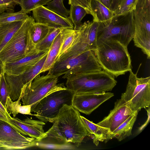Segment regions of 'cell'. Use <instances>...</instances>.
<instances>
[{"label": "cell", "instance_id": "cell-10", "mask_svg": "<svg viewBox=\"0 0 150 150\" xmlns=\"http://www.w3.org/2000/svg\"><path fill=\"white\" fill-rule=\"evenodd\" d=\"M37 143L35 139L23 136L8 122L0 119V150L24 149Z\"/></svg>", "mask_w": 150, "mask_h": 150}, {"label": "cell", "instance_id": "cell-7", "mask_svg": "<svg viewBox=\"0 0 150 150\" xmlns=\"http://www.w3.org/2000/svg\"><path fill=\"white\" fill-rule=\"evenodd\" d=\"M128 82L121 98L134 112L150 105V77L138 78L131 69Z\"/></svg>", "mask_w": 150, "mask_h": 150}, {"label": "cell", "instance_id": "cell-23", "mask_svg": "<svg viewBox=\"0 0 150 150\" xmlns=\"http://www.w3.org/2000/svg\"><path fill=\"white\" fill-rule=\"evenodd\" d=\"M91 7L93 21L101 22L108 20L114 16V13L96 0H91Z\"/></svg>", "mask_w": 150, "mask_h": 150}, {"label": "cell", "instance_id": "cell-6", "mask_svg": "<svg viewBox=\"0 0 150 150\" xmlns=\"http://www.w3.org/2000/svg\"><path fill=\"white\" fill-rule=\"evenodd\" d=\"M74 94L67 88L52 92L32 105L31 112L40 120L53 123L64 104L71 105Z\"/></svg>", "mask_w": 150, "mask_h": 150}, {"label": "cell", "instance_id": "cell-9", "mask_svg": "<svg viewBox=\"0 0 150 150\" xmlns=\"http://www.w3.org/2000/svg\"><path fill=\"white\" fill-rule=\"evenodd\" d=\"M58 77L48 73L37 75L25 88L21 99L23 105H32L52 92L67 88L64 83L57 84Z\"/></svg>", "mask_w": 150, "mask_h": 150}, {"label": "cell", "instance_id": "cell-17", "mask_svg": "<svg viewBox=\"0 0 150 150\" xmlns=\"http://www.w3.org/2000/svg\"><path fill=\"white\" fill-rule=\"evenodd\" d=\"M54 28L35 22L33 23L30 29L28 36L29 49L30 54L38 51L36 50L37 46Z\"/></svg>", "mask_w": 150, "mask_h": 150}, {"label": "cell", "instance_id": "cell-26", "mask_svg": "<svg viewBox=\"0 0 150 150\" xmlns=\"http://www.w3.org/2000/svg\"><path fill=\"white\" fill-rule=\"evenodd\" d=\"M47 54L35 65L27 69L23 74L19 75L24 86V91L26 86L30 83L37 75L40 74Z\"/></svg>", "mask_w": 150, "mask_h": 150}, {"label": "cell", "instance_id": "cell-28", "mask_svg": "<svg viewBox=\"0 0 150 150\" xmlns=\"http://www.w3.org/2000/svg\"><path fill=\"white\" fill-rule=\"evenodd\" d=\"M29 16L22 11L4 12L0 14V23L7 24L15 22L23 21L27 19Z\"/></svg>", "mask_w": 150, "mask_h": 150}, {"label": "cell", "instance_id": "cell-19", "mask_svg": "<svg viewBox=\"0 0 150 150\" xmlns=\"http://www.w3.org/2000/svg\"><path fill=\"white\" fill-rule=\"evenodd\" d=\"M7 87L8 96L13 101L22 98L23 94L24 86L19 76L9 75L4 72Z\"/></svg>", "mask_w": 150, "mask_h": 150}, {"label": "cell", "instance_id": "cell-34", "mask_svg": "<svg viewBox=\"0 0 150 150\" xmlns=\"http://www.w3.org/2000/svg\"><path fill=\"white\" fill-rule=\"evenodd\" d=\"M19 0H0V14L14 12L16 6L19 5Z\"/></svg>", "mask_w": 150, "mask_h": 150}, {"label": "cell", "instance_id": "cell-35", "mask_svg": "<svg viewBox=\"0 0 150 150\" xmlns=\"http://www.w3.org/2000/svg\"><path fill=\"white\" fill-rule=\"evenodd\" d=\"M8 96L7 85L4 72L2 75L0 81V102L6 109Z\"/></svg>", "mask_w": 150, "mask_h": 150}, {"label": "cell", "instance_id": "cell-15", "mask_svg": "<svg viewBox=\"0 0 150 150\" xmlns=\"http://www.w3.org/2000/svg\"><path fill=\"white\" fill-rule=\"evenodd\" d=\"M48 51H37L12 62L4 63V72L13 75L19 76L22 74L39 61L47 53Z\"/></svg>", "mask_w": 150, "mask_h": 150}, {"label": "cell", "instance_id": "cell-3", "mask_svg": "<svg viewBox=\"0 0 150 150\" xmlns=\"http://www.w3.org/2000/svg\"><path fill=\"white\" fill-rule=\"evenodd\" d=\"M66 79L67 88L75 93H102L116 85L115 77L103 70L71 74Z\"/></svg>", "mask_w": 150, "mask_h": 150}, {"label": "cell", "instance_id": "cell-30", "mask_svg": "<svg viewBox=\"0 0 150 150\" xmlns=\"http://www.w3.org/2000/svg\"><path fill=\"white\" fill-rule=\"evenodd\" d=\"M63 28H54L51 31L37 46L36 51L40 52L49 50L54 39Z\"/></svg>", "mask_w": 150, "mask_h": 150}, {"label": "cell", "instance_id": "cell-39", "mask_svg": "<svg viewBox=\"0 0 150 150\" xmlns=\"http://www.w3.org/2000/svg\"><path fill=\"white\" fill-rule=\"evenodd\" d=\"M110 9L112 0H96Z\"/></svg>", "mask_w": 150, "mask_h": 150}, {"label": "cell", "instance_id": "cell-33", "mask_svg": "<svg viewBox=\"0 0 150 150\" xmlns=\"http://www.w3.org/2000/svg\"><path fill=\"white\" fill-rule=\"evenodd\" d=\"M138 0H124L114 14L120 15L133 11L136 8Z\"/></svg>", "mask_w": 150, "mask_h": 150}, {"label": "cell", "instance_id": "cell-1", "mask_svg": "<svg viewBox=\"0 0 150 150\" xmlns=\"http://www.w3.org/2000/svg\"><path fill=\"white\" fill-rule=\"evenodd\" d=\"M79 112L71 105L64 104L55 119L52 127L46 132V139L57 146L81 145L88 133Z\"/></svg>", "mask_w": 150, "mask_h": 150}, {"label": "cell", "instance_id": "cell-22", "mask_svg": "<svg viewBox=\"0 0 150 150\" xmlns=\"http://www.w3.org/2000/svg\"><path fill=\"white\" fill-rule=\"evenodd\" d=\"M23 21L0 23V52L21 26Z\"/></svg>", "mask_w": 150, "mask_h": 150}, {"label": "cell", "instance_id": "cell-25", "mask_svg": "<svg viewBox=\"0 0 150 150\" xmlns=\"http://www.w3.org/2000/svg\"><path fill=\"white\" fill-rule=\"evenodd\" d=\"M22 98L20 97L16 101L12 100L10 97L7 98L6 109L10 115L12 114L13 117H15L18 113L34 116L31 113L32 105H22L20 102Z\"/></svg>", "mask_w": 150, "mask_h": 150}, {"label": "cell", "instance_id": "cell-12", "mask_svg": "<svg viewBox=\"0 0 150 150\" xmlns=\"http://www.w3.org/2000/svg\"><path fill=\"white\" fill-rule=\"evenodd\" d=\"M136 112L132 111L125 101L121 98L115 102L113 108L108 115L96 124L107 131L110 134V138L113 131Z\"/></svg>", "mask_w": 150, "mask_h": 150}, {"label": "cell", "instance_id": "cell-42", "mask_svg": "<svg viewBox=\"0 0 150 150\" xmlns=\"http://www.w3.org/2000/svg\"><path fill=\"white\" fill-rule=\"evenodd\" d=\"M0 119L4 120L8 122L9 124H11L10 122L9 119L6 116H5L2 113L0 112Z\"/></svg>", "mask_w": 150, "mask_h": 150}, {"label": "cell", "instance_id": "cell-16", "mask_svg": "<svg viewBox=\"0 0 150 150\" xmlns=\"http://www.w3.org/2000/svg\"><path fill=\"white\" fill-rule=\"evenodd\" d=\"M88 22H85L82 23L78 30L76 38L71 47L56 61L78 55L86 51L91 50L87 40Z\"/></svg>", "mask_w": 150, "mask_h": 150}, {"label": "cell", "instance_id": "cell-2", "mask_svg": "<svg viewBox=\"0 0 150 150\" xmlns=\"http://www.w3.org/2000/svg\"><path fill=\"white\" fill-rule=\"evenodd\" d=\"M103 70L114 77L131 69V60L127 47L119 42L107 40L97 45L94 52Z\"/></svg>", "mask_w": 150, "mask_h": 150}, {"label": "cell", "instance_id": "cell-36", "mask_svg": "<svg viewBox=\"0 0 150 150\" xmlns=\"http://www.w3.org/2000/svg\"><path fill=\"white\" fill-rule=\"evenodd\" d=\"M91 0H68V4L71 5L79 6L84 8L87 13L93 16L91 7Z\"/></svg>", "mask_w": 150, "mask_h": 150}, {"label": "cell", "instance_id": "cell-38", "mask_svg": "<svg viewBox=\"0 0 150 150\" xmlns=\"http://www.w3.org/2000/svg\"><path fill=\"white\" fill-rule=\"evenodd\" d=\"M148 108L146 109L147 113V119L146 120V122H145L143 125H142L138 129V130L137 131V132L138 133H140L142 131L145 127L146 126L147 124L149 122L150 118V107H149Z\"/></svg>", "mask_w": 150, "mask_h": 150}, {"label": "cell", "instance_id": "cell-37", "mask_svg": "<svg viewBox=\"0 0 150 150\" xmlns=\"http://www.w3.org/2000/svg\"><path fill=\"white\" fill-rule=\"evenodd\" d=\"M123 1L124 0H112L110 10L114 13L119 9Z\"/></svg>", "mask_w": 150, "mask_h": 150}, {"label": "cell", "instance_id": "cell-41", "mask_svg": "<svg viewBox=\"0 0 150 150\" xmlns=\"http://www.w3.org/2000/svg\"><path fill=\"white\" fill-rule=\"evenodd\" d=\"M4 63L0 60V81L3 74L4 72Z\"/></svg>", "mask_w": 150, "mask_h": 150}, {"label": "cell", "instance_id": "cell-18", "mask_svg": "<svg viewBox=\"0 0 150 150\" xmlns=\"http://www.w3.org/2000/svg\"><path fill=\"white\" fill-rule=\"evenodd\" d=\"M81 120L88 133V137L93 140V143L98 146L100 142L106 143L109 141L110 134L104 128L81 116Z\"/></svg>", "mask_w": 150, "mask_h": 150}, {"label": "cell", "instance_id": "cell-14", "mask_svg": "<svg viewBox=\"0 0 150 150\" xmlns=\"http://www.w3.org/2000/svg\"><path fill=\"white\" fill-rule=\"evenodd\" d=\"M33 18L37 23L54 28H73L74 25L69 17L63 18L41 6L32 11Z\"/></svg>", "mask_w": 150, "mask_h": 150}, {"label": "cell", "instance_id": "cell-24", "mask_svg": "<svg viewBox=\"0 0 150 150\" xmlns=\"http://www.w3.org/2000/svg\"><path fill=\"white\" fill-rule=\"evenodd\" d=\"M77 30L63 28L61 31V41L59 52L56 61L65 53L72 45L77 33Z\"/></svg>", "mask_w": 150, "mask_h": 150}, {"label": "cell", "instance_id": "cell-40", "mask_svg": "<svg viewBox=\"0 0 150 150\" xmlns=\"http://www.w3.org/2000/svg\"><path fill=\"white\" fill-rule=\"evenodd\" d=\"M0 112L8 118L11 116L8 113L6 109L3 106L0 102Z\"/></svg>", "mask_w": 150, "mask_h": 150}, {"label": "cell", "instance_id": "cell-5", "mask_svg": "<svg viewBox=\"0 0 150 150\" xmlns=\"http://www.w3.org/2000/svg\"><path fill=\"white\" fill-rule=\"evenodd\" d=\"M102 70L94 53L89 50L78 55L56 61L48 74L59 77L64 75L62 78L65 79L72 74Z\"/></svg>", "mask_w": 150, "mask_h": 150}, {"label": "cell", "instance_id": "cell-31", "mask_svg": "<svg viewBox=\"0 0 150 150\" xmlns=\"http://www.w3.org/2000/svg\"><path fill=\"white\" fill-rule=\"evenodd\" d=\"M52 0H19V5L23 12L29 13L34 9L41 6L47 5Z\"/></svg>", "mask_w": 150, "mask_h": 150}, {"label": "cell", "instance_id": "cell-13", "mask_svg": "<svg viewBox=\"0 0 150 150\" xmlns=\"http://www.w3.org/2000/svg\"><path fill=\"white\" fill-rule=\"evenodd\" d=\"M12 126L22 134L28 135L40 142L46 135L43 129L45 122L27 117L21 120L17 117L8 118Z\"/></svg>", "mask_w": 150, "mask_h": 150}, {"label": "cell", "instance_id": "cell-29", "mask_svg": "<svg viewBox=\"0 0 150 150\" xmlns=\"http://www.w3.org/2000/svg\"><path fill=\"white\" fill-rule=\"evenodd\" d=\"M98 26L97 21H88L87 29V40L90 50L94 52L97 46V32Z\"/></svg>", "mask_w": 150, "mask_h": 150}, {"label": "cell", "instance_id": "cell-21", "mask_svg": "<svg viewBox=\"0 0 150 150\" xmlns=\"http://www.w3.org/2000/svg\"><path fill=\"white\" fill-rule=\"evenodd\" d=\"M61 41V32L55 38L50 47L40 74L49 70L55 63L59 52Z\"/></svg>", "mask_w": 150, "mask_h": 150}, {"label": "cell", "instance_id": "cell-27", "mask_svg": "<svg viewBox=\"0 0 150 150\" xmlns=\"http://www.w3.org/2000/svg\"><path fill=\"white\" fill-rule=\"evenodd\" d=\"M69 11V17L74 25V29L78 30L83 23L81 22L82 20L87 13L83 7L74 5H71Z\"/></svg>", "mask_w": 150, "mask_h": 150}, {"label": "cell", "instance_id": "cell-4", "mask_svg": "<svg viewBox=\"0 0 150 150\" xmlns=\"http://www.w3.org/2000/svg\"><path fill=\"white\" fill-rule=\"evenodd\" d=\"M97 45L107 40L117 41L127 47L134 32L133 11L114 15L106 21L98 22Z\"/></svg>", "mask_w": 150, "mask_h": 150}, {"label": "cell", "instance_id": "cell-11", "mask_svg": "<svg viewBox=\"0 0 150 150\" xmlns=\"http://www.w3.org/2000/svg\"><path fill=\"white\" fill-rule=\"evenodd\" d=\"M114 96L113 93H75L73 97L71 105L79 111L90 115L101 104Z\"/></svg>", "mask_w": 150, "mask_h": 150}, {"label": "cell", "instance_id": "cell-20", "mask_svg": "<svg viewBox=\"0 0 150 150\" xmlns=\"http://www.w3.org/2000/svg\"><path fill=\"white\" fill-rule=\"evenodd\" d=\"M138 111L130 116L111 134L110 139H117L121 141L132 135L133 126L136 121Z\"/></svg>", "mask_w": 150, "mask_h": 150}, {"label": "cell", "instance_id": "cell-8", "mask_svg": "<svg viewBox=\"0 0 150 150\" xmlns=\"http://www.w3.org/2000/svg\"><path fill=\"white\" fill-rule=\"evenodd\" d=\"M35 22L29 16L0 52V60L4 63L10 62L30 54L29 49L28 36L30 27Z\"/></svg>", "mask_w": 150, "mask_h": 150}, {"label": "cell", "instance_id": "cell-32", "mask_svg": "<svg viewBox=\"0 0 150 150\" xmlns=\"http://www.w3.org/2000/svg\"><path fill=\"white\" fill-rule=\"evenodd\" d=\"M63 1V0H52L47 4L46 7L59 15L67 18L69 17V11L65 7Z\"/></svg>", "mask_w": 150, "mask_h": 150}]
</instances>
